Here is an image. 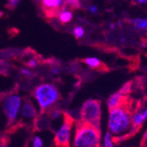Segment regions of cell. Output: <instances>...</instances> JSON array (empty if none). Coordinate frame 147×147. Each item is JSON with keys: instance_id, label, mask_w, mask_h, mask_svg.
<instances>
[{"instance_id": "3957f363", "label": "cell", "mask_w": 147, "mask_h": 147, "mask_svg": "<svg viewBox=\"0 0 147 147\" xmlns=\"http://www.w3.org/2000/svg\"><path fill=\"white\" fill-rule=\"evenodd\" d=\"M33 96L42 113H46L55 107L61 97L58 88L51 83L38 85L33 92Z\"/></svg>"}, {"instance_id": "ffe728a7", "label": "cell", "mask_w": 147, "mask_h": 147, "mask_svg": "<svg viewBox=\"0 0 147 147\" xmlns=\"http://www.w3.org/2000/svg\"><path fill=\"white\" fill-rule=\"evenodd\" d=\"M88 11L92 14H95V13L98 12V7L94 5H91L88 6Z\"/></svg>"}, {"instance_id": "2e32d148", "label": "cell", "mask_w": 147, "mask_h": 147, "mask_svg": "<svg viewBox=\"0 0 147 147\" xmlns=\"http://www.w3.org/2000/svg\"><path fill=\"white\" fill-rule=\"evenodd\" d=\"M73 34H74V36L77 39L82 38L85 35V29L82 28V26H76V28L73 29Z\"/></svg>"}, {"instance_id": "6da1fadb", "label": "cell", "mask_w": 147, "mask_h": 147, "mask_svg": "<svg viewBox=\"0 0 147 147\" xmlns=\"http://www.w3.org/2000/svg\"><path fill=\"white\" fill-rule=\"evenodd\" d=\"M131 113L125 103L115 109H109L108 117V131L115 140L123 139L136 130L131 122Z\"/></svg>"}, {"instance_id": "7a4b0ae2", "label": "cell", "mask_w": 147, "mask_h": 147, "mask_svg": "<svg viewBox=\"0 0 147 147\" xmlns=\"http://www.w3.org/2000/svg\"><path fill=\"white\" fill-rule=\"evenodd\" d=\"M100 129L83 123H78L74 137L73 147H100Z\"/></svg>"}, {"instance_id": "4fadbf2b", "label": "cell", "mask_w": 147, "mask_h": 147, "mask_svg": "<svg viewBox=\"0 0 147 147\" xmlns=\"http://www.w3.org/2000/svg\"><path fill=\"white\" fill-rule=\"evenodd\" d=\"M84 63L92 69H98L101 66V62L97 57H86L84 59Z\"/></svg>"}, {"instance_id": "ac0fdd59", "label": "cell", "mask_w": 147, "mask_h": 147, "mask_svg": "<svg viewBox=\"0 0 147 147\" xmlns=\"http://www.w3.org/2000/svg\"><path fill=\"white\" fill-rule=\"evenodd\" d=\"M20 2H21V0H8L6 5L9 9H14L18 6V5Z\"/></svg>"}, {"instance_id": "277c9868", "label": "cell", "mask_w": 147, "mask_h": 147, "mask_svg": "<svg viewBox=\"0 0 147 147\" xmlns=\"http://www.w3.org/2000/svg\"><path fill=\"white\" fill-rule=\"evenodd\" d=\"M23 104V99L17 92H11L1 98V107L6 118L7 125L12 126L17 122Z\"/></svg>"}, {"instance_id": "4dcf8cb0", "label": "cell", "mask_w": 147, "mask_h": 147, "mask_svg": "<svg viewBox=\"0 0 147 147\" xmlns=\"http://www.w3.org/2000/svg\"><path fill=\"white\" fill-rule=\"evenodd\" d=\"M142 147H145V146H142Z\"/></svg>"}, {"instance_id": "603a6c76", "label": "cell", "mask_w": 147, "mask_h": 147, "mask_svg": "<svg viewBox=\"0 0 147 147\" xmlns=\"http://www.w3.org/2000/svg\"><path fill=\"white\" fill-rule=\"evenodd\" d=\"M60 72V69L57 68V67H52L51 68V73L54 74V75H57Z\"/></svg>"}, {"instance_id": "30bf717a", "label": "cell", "mask_w": 147, "mask_h": 147, "mask_svg": "<svg viewBox=\"0 0 147 147\" xmlns=\"http://www.w3.org/2000/svg\"><path fill=\"white\" fill-rule=\"evenodd\" d=\"M144 121H145V119L144 117L142 108H139L136 109L133 113H131V122H132L133 128L135 129V130L138 129L143 125Z\"/></svg>"}, {"instance_id": "7c38bea8", "label": "cell", "mask_w": 147, "mask_h": 147, "mask_svg": "<svg viewBox=\"0 0 147 147\" xmlns=\"http://www.w3.org/2000/svg\"><path fill=\"white\" fill-rule=\"evenodd\" d=\"M115 138L111 135V133L109 131H107L102 139H101V147H115Z\"/></svg>"}, {"instance_id": "d4e9b609", "label": "cell", "mask_w": 147, "mask_h": 147, "mask_svg": "<svg viewBox=\"0 0 147 147\" xmlns=\"http://www.w3.org/2000/svg\"><path fill=\"white\" fill-rule=\"evenodd\" d=\"M139 4H147V0H137Z\"/></svg>"}, {"instance_id": "5b68a950", "label": "cell", "mask_w": 147, "mask_h": 147, "mask_svg": "<svg viewBox=\"0 0 147 147\" xmlns=\"http://www.w3.org/2000/svg\"><path fill=\"white\" fill-rule=\"evenodd\" d=\"M101 103L93 99L86 100L79 111V123H86L96 128H100Z\"/></svg>"}, {"instance_id": "8fae6325", "label": "cell", "mask_w": 147, "mask_h": 147, "mask_svg": "<svg viewBox=\"0 0 147 147\" xmlns=\"http://www.w3.org/2000/svg\"><path fill=\"white\" fill-rule=\"evenodd\" d=\"M57 17H58V20L60 23L66 24V23H69L72 20L73 13L71 10L64 7L57 12Z\"/></svg>"}, {"instance_id": "83f0119b", "label": "cell", "mask_w": 147, "mask_h": 147, "mask_svg": "<svg viewBox=\"0 0 147 147\" xmlns=\"http://www.w3.org/2000/svg\"><path fill=\"white\" fill-rule=\"evenodd\" d=\"M3 15H4V12H3L2 11H0V18H1Z\"/></svg>"}, {"instance_id": "ba28073f", "label": "cell", "mask_w": 147, "mask_h": 147, "mask_svg": "<svg viewBox=\"0 0 147 147\" xmlns=\"http://www.w3.org/2000/svg\"><path fill=\"white\" fill-rule=\"evenodd\" d=\"M42 5L48 17H52L64 8L65 0H42Z\"/></svg>"}, {"instance_id": "cb8c5ba5", "label": "cell", "mask_w": 147, "mask_h": 147, "mask_svg": "<svg viewBox=\"0 0 147 147\" xmlns=\"http://www.w3.org/2000/svg\"><path fill=\"white\" fill-rule=\"evenodd\" d=\"M143 113H144V117L145 120H147V104L144 107V109H143Z\"/></svg>"}, {"instance_id": "4316f807", "label": "cell", "mask_w": 147, "mask_h": 147, "mask_svg": "<svg viewBox=\"0 0 147 147\" xmlns=\"http://www.w3.org/2000/svg\"><path fill=\"white\" fill-rule=\"evenodd\" d=\"M109 26H110V28H111V29H114V28H115V24H110Z\"/></svg>"}, {"instance_id": "9a60e30c", "label": "cell", "mask_w": 147, "mask_h": 147, "mask_svg": "<svg viewBox=\"0 0 147 147\" xmlns=\"http://www.w3.org/2000/svg\"><path fill=\"white\" fill-rule=\"evenodd\" d=\"M81 6V0H65L64 7L71 8H79Z\"/></svg>"}, {"instance_id": "d6986e66", "label": "cell", "mask_w": 147, "mask_h": 147, "mask_svg": "<svg viewBox=\"0 0 147 147\" xmlns=\"http://www.w3.org/2000/svg\"><path fill=\"white\" fill-rule=\"evenodd\" d=\"M20 72L25 77H31V76L34 75L33 72H32V71L30 69H28V68H23V69H21Z\"/></svg>"}, {"instance_id": "9c48e42d", "label": "cell", "mask_w": 147, "mask_h": 147, "mask_svg": "<svg viewBox=\"0 0 147 147\" xmlns=\"http://www.w3.org/2000/svg\"><path fill=\"white\" fill-rule=\"evenodd\" d=\"M126 91H127V89H124V87H123L122 90L113 93V94H111L109 97L108 100H107V105H108L109 109L118 108V107L122 106L125 103Z\"/></svg>"}, {"instance_id": "e0dca14e", "label": "cell", "mask_w": 147, "mask_h": 147, "mask_svg": "<svg viewBox=\"0 0 147 147\" xmlns=\"http://www.w3.org/2000/svg\"><path fill=\"white\" fill-rule=\"evenodd\" d=\"M43 141L39 136H34L32 139V147H42Z\"/></svg>"}, {"instance_id": "484cf974", "label": "cell", "mask_w": 147, "mask_h": 147, "mask_svg": "<svg viewBox=\"0 0 147 147\" xmlns=\"http://www.w3.org/2000/svg\"><path fill=\"white\" fill-rule=\"evenodd\" d=\"M144 140H147V130L145 131V133L144 134Z\"/></svg>"}, {"instance_id": "8992f818", "label": "cell", "mask_w": 147, "mask_h": 147, "mask_svg": "<svg viewBox=\"0 0 147 147\" xmlns=\"http://www.w3.org/2000/svg\"><path fill=\"white\" fill-rule=\"evenodd\" d=\"M73 119L67 114H63L62 125L55 133L54 143L57 147H70L72 136Z\"/></svg>"}, {"instance_id": "52a82bcc", "label": "cell", "mask_w": 147, "mask_h": 147, "mask_svg": "<svg viewBox=\"0 0 147 147\" xmlns=\"http://www.w3.org/2000/svg\"><path fill=\"white\" fill-rule=\"evenodd\" d=\"M20 115L21 122L26 124L35 123V121L38 117V110L31 100H23V104L21 107Z\"/></svg>"}, {"instance_id": "f1b7e54d", "label": "cell", "mask_w": 147, "mask_h": 147, "mask_svg": "<svg viewBox=\"0 0 147 147\" xmlns=\"http://www.w3.org/2000/svg\"><path fill=\"white\" fill-rule=\"evenodd\" d=\"M121 41H122V42H125V38H123V37L121 38Z\"/></svg>"}, {"instance_id": "44dd1931", "label": "cell", "mask_w": 147, "mask_h": 147, "mask_svg": "<svg viewBox=\"0 0 147 147\" xmlns=\"http://www.w3.org/2000/svg\"><path fill=\"white\" fill-rule=\"evenodd\" d=\"M28 66L29 68H34V67H36V66H37V61L35 59H34V58L28 60Z\"/></svg>"}, {"instance_id": "5bb4252c", "label": "cell", "mask_w": 147, "mask_h": 147, "mask_svg": "<svg viewBox=\"0 0 147 147\" xmlns=\"http://www.w3.org/2000/svg\"><path fill=\"white\" fill-rule=\"evenodd\" d=\"M133 26L137 29L140 30H147V18H137L132 21Z\"/></svg>"}, {"instance_id": "f546056e", "label": "cell", "mask_w": 147, "mask_h": 147, "mask_svg": "<svg viewBox=\"0 0 147 147\" xmlns=\"http://www.w3.org/2000/svg\"><path fill=\"white\" fill-rule=\"evenodd\" d=\"M2 137H3V134H2V132L0 131V138H2Z\"/></svg>"}, {"instance_id": "7402d4cb", "label": "cell", "mask_w": 147, "mask_h": 147, "mask_svg": "<svg viewBox=\"0 0 147 147\" xmlns=\"http://www.w3.org/2000/svg\"><path fill=\"white\" fill-rule=\"evenodd\" d=\"M0 147H7V138L5 136L0 138Z\"/></svg>"}]
</instances>
